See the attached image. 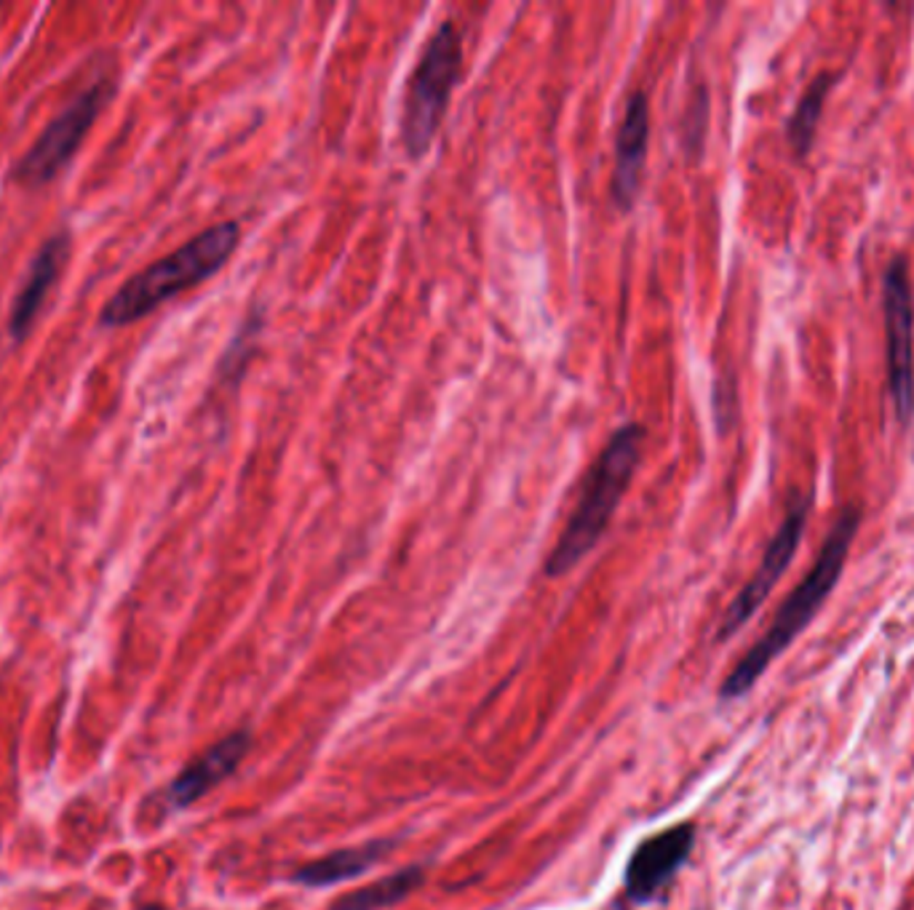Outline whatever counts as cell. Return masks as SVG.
<instances>
[{"label": "cell", "mask_w": 914, "mask_h": 910, "mask_svg": "<svg viewBox=\"0 0 914 910\" xmlns=\"http://www.w3.org/2000/svg\"><path fill=\"white\" fill-rule=\"evenodd\" d=\"M238 244H242V227L233 219L206 227L196 238L174 249L172 255L147 265L145 270L134 272L107 299L100 313V323L107 329H119L142 321L145 316L155 313L161 304H166L168 299L196 289V286L209 281L212 276H217L236 255Z\"/></svg>", "instance_id": "6da1fadb"}, {"label": "cell", "mask_w": 914, "mask_h": 910, "mask_svg": "<svg viewBox=\"0 0 914 910\" xmlns=\"http://www.w3.org/2000/svg\"><path fill=\"white\" fill-rule=\"evenodd\" d=\"M251 737L246 732H233L223 743H217L204 756L196 758L193 764H187L183 772H179L177 779L168 788V804L183 809V806L196 804L201 796H206L212 788H217L225 777H230L233 772L238 769V764L244 762V756L249 753Z\"/></svg>", "instance_id": "8fae6325"}, {"label": "cell", "mask_w": 914, "mask_h": 910, "mask_svg": "<svg viewBox=\"0 0 914 910\" xmlns=\"http://www.w3.org/2000/svg\"><path fill=\"white\" fill-rule=\"evenodd\" d=\"M70 251H73V238L70 230H57L54 236L43 240L38 249L35 259H32L28 276H24L22 289L17 291L14 302H11L9 313V334L14 342H22L35 327V318L47 304V299L60 281L64 265H68Z\"/></svg>", "instance_id": "30bf717a"}, {"label": "cell", "mask_w": 914, "mask_h": 910, "mask_svg": "<svg viewBox=\"0 0 914 910\" xmlns=\"http://www.w3.org/2000/svg\"><path fill=\"white\" fill-rule=\"evenodd\" d=\"M115 94V81L110 75H96L86 89L78 91V96L54 121L43 128L41 136L32 142V147L11 168V179L24 190L47 187L62 174V168L75 158L81 142L86 139L89 128L100 118L102 110Z\"/></svg>", "instance_id": "5b68a950"}, {"label": "cell", "mask_w": 914, "mask_h": 910, "mask_svg": "<svg viewBox=\"0 0 914 910\" xmlns=\"http://www.w3.org/2000/svg\"><path fill=\"white\" fill-rule=\"evenodd\" d=\"M391 847L393 844L388 841H374L356 849L332 851V855L321 857V860L302 866L295 873V881L305 883V887H329V883L337 881H351L356 876L367 873L374 862L382 860Z\"/></svg>", "instance_id": "7c38bea8"}, {"label": "cell", "mask_w": 914, "mask_h": 910, "mask_svg": "<svg viewBox=\"0 0 914 910\" xmlns=\"http://www.w3.org/2000/svg\"><path fill=\"white\" fill-rule=\"evenodd\" d=\"M885 331L893 403L906 422L914 412V302L904 259H893L885 272Z\"/></svg>", "instance_id": "8992f818"}, {"label": "cell", "mask_w": 914, "mask_h": 910, "mask_svg": "<svg viewBox=\"0 0 914 910\" xmlns=\"http://www.w3.org/2000/svg\"><path fill=\"white\" fill-rule=\"evenodd\" d=\"M423 881V870L420 868H404L399 873L386 876V879H378L372 887L356 889V892L340 897L335 902L332 910H382L391 908L397 902L407 900L414 889Z\"/></svg>", "instance_id": "4fadbf2b"}, {"label": "cell", "mask_w": 914, "mask_h": 910, "mask_svg": "<svg viewBox=\"0 0 914 910\" xmlns=\"http://www.w3.org/2000/svg\"><path fill=\"white\" fill-rule=\"evenodd\" d=\"M810 505H813V499L810 497L794 499L792 508H789L787 513V518H783L781 529H778L773 539H770L768 550H764L754 577L743 585L741 593L736 596V601H732L728 612H725L722 625H719V641L730 639V635H736L738 630L747 625L751 617L757 614V609L764 603V598L770 596V590H773L778 580H781L783 571L789 569V563L794 561V552L797 548H800L802 535H805Z\"/></svg>", "instance_id": "52a82bcc"}, {"label": "cell", "mask_w": 914, "mask_h": 910, "mask_svg": "<svg viewBox=\"0 0 914 910\" xmlns=\"http://www.w3.org/2000/svg\"><path fill=\"white\" fill-rule=\"evenodd\" d=\"M650 142V102L641 89L631 91L626 100L624 121L615 136V168L609 177V198L620 211H631L639 195L641 172Z\"/></svg>", "instance_id": "9c48e42d"}, {"label": "cell", "mask_w": 914, "mask_h": 910, "mask_svg": "<svg viewBox=\"0 0 914 910\" xmlns=\"http://www.w3.org/2000/svg\"><path fill=\"white\" fill-rule=\"evenodd\" d=\"M463 73V35L455 22H442L428 38L407 81L401 105V145L412 161L431 149Z\"/></svg>", "instance_id": "277c9868"}, {"label": "cell", "mask_w": 914, "mask_h": 910, "mask_svg": "<svg viewBox=\"0 0 914 910\" xmlns=\"http://www.w3.org/2000/svg\"><path fill=\"white\" fill-rule=\"evenodd\" d=\"M696 847V825L682 823L641 841L626 868V895L634 902H650L669 887Z\"/></svg>", "instance_id": "ba28073f"}, {"label": "cell", "mask_w": 914, "mask_h": 910, "mask_svg": "<svg viewBox=\"0 0 914 910\" xmlns=\"http://www.w3.org/2000/svg\"><path fill=\"white\" fill-rule=\"evenodd\" d=\"M829 83H832V77L829 75H819L813 83H810V89L805 91V96L800 100V105H797L792 121H789V142H792L794 153L797 155H805L810 145H813V136H815V126H819V118H821V107H823V100H826L829 94Z\"/></svg>", "instance_id": "5bb4252c"}, {"label": "cell", "mask_w": 914, "mask_h": 910, "mask_svg": "<svg viewBox=\"0 0 914 910\" xmlns=\"http://www.w3.org/2000/svg\"><path fill=\"white\" fill-rule=\"evenodd\" d=\"M859 524V508L842 510L838 524L832 526L826 542H823L819 558H815L813 569H810L805 580L792 590V596L781 603V609L776 612L773 622L764 630L762 639L743 654V660L738 662L736 668H732L728 681L722 684L725 700L743 697V694L762 679V673L773 665L776 656L787 652V647H792L797 635H800L802 630L808 628V622L819 614L823 601L832 596L834 585L840 582L842 567H845L848 550H851Z\"/></svg>", "instance_id": "7a4b0ae2"}, {"label": "cell", "mask_w": 914, "mask_h": 910, "mask_svg": "<svg viewBox=\"0 0 914 910\" xmlns=\"http://www.w3.org/2000/svg\"><path fill=\"white\" fill-rule=\"evenodd\" d=\"M645 438L647 431L639 422L620 425L618 431L609 435L599 457L588 467L581 486L578 505H575L562 537L556 539L554 550H551L546 561L548 577H562L567 571H573L599 545V539L605 537L620 499L626 497L628 486H631L634 476H637Z\"/></svg>", "instance_id": "3957f363"}]
</instances>
